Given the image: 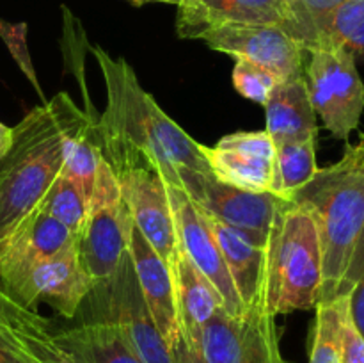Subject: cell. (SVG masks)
Here are the masks:
<instances>
[{"instance_id":"obj_13","label":"cell","mask_w":364,"mask_h":363,"mask_svg":"<svg viewBox=\"0 0 364 363\" xmlns=\"http://www.w3.org/2000/svg\"><path fill=\"white\" fill-rule=\"evenodd\" d=\"M176 226L178 246L192 260L196 267L215 285L224 301V312L237 315L244 312V302L238 298L224 256L217 246L210 224L203 210L188 198L181 185L166 184Z\"/></svg>"},{"instance_id":"obj_35","label":"cell","mask_w":364,"mask_h":363,"mask_svg":"<svg viewBox=\"0 0 364 363\" xmlns=\"http://www.w3.org/2000/svg\"><path fill=\"white\" fill-rule=\"evenodd\" d=\"M174 359L176 363H206L205 358H203L199 347H194L188 342H185L183 338L180 337L176 347H174Z\"/></svg>"},{"instance_id":"obj_28","label":"cell","mask_w":364,"mask_h":363,"mask_svg":"<svg viewBox=\"0 0 364 363\" xmlns=\"http://www.w3.org/2000/svg\"><path fill=\"white\" fill-rule=\"evenodd\" d=\"M340 294H347L348 315L364 338V230L348 263Z\"/></svg>"},{"instance_id":"obj_16","label":"cell","mask_w":364,"mask_h":363,"mask_svg":"<svg viewBox=\"0 0 364 363\" xmlns=\"http://www.w3.org/2000/svg\"><path fill=\"white\" fill-rule=\"evenodd\" d=\"M128 255H130L135 276L141 285L142 295L151 312L153 320H155L164 340L174 351L178 340H180V324H178L176 294H174L171 267L149 246V242L142 237L135 224L130 231Z\"/></svg>"},{"instance_id":"obj_17","label":"cell","mask_w":364,"mask_h":363,"mask_svg":"<svg viewBox=\"0 0 364 363\" xmlns=\"http://www.w3.org/2000/svg\"><path fill=\"white\" fill-rule=\"evenodd\" d=\"M205 214V212H203ZM217 246L224 256L228 270L231 274L238 298L244 306L252 305L265 292L267 270V246L269 235L251 233L238 230L223 221L213 219L205 214Z\"/></svg>"},{"instance_id":"obj_3","label":"cell","mask_w":364,"mask_h":363,"mask_svg":"<svg viewBox=\"0 0 364 363\" xmlns=\"http://www.w3.org/2000/svg\"><path fill=\"white\" fill-rule=\"evenodd\" d=\"M291 203L306 206L315 217L322 244L320 301H331L340 294L364 230V135L355 144L347 142L336 164L316 171Z\"/></svg>"},{"instance_id":"obj_7","label":"cell","mask_w":364,"mask_h":363,"mask_svg":"<svg viewBox=\"0 0 364 363\" xmlns=\"http://www.w3.org/2000/svg\"><path fill=\"white\" fill-rule=\"evenodd\" d=\"M224 25H276L284 28L306 50L316 45L297 0H181L176 31L183 39H199Z\"/></svg>"},{"instance_id":"obj_4","label":"cell","mask_w":364,"mask_h":363,"mask_svg":"<svg viewBox=\"0 0 364 363\" xmlns=\"http://www.w3.org/2000/svg\"><path fill=\"white\" fill-rule=\"evenodd\" d=\"M322 244L315 217L299 203H284L269 231L265 305L274 317L315 308L322 294Z\"/></svg>"},{"instance_id":"obj_5","label":"cell","mask_w":364,"mask_h":363,"mask_svg":"<svg viewBox=\"0 0 364 363\" xmlns=\"http://www.w3.org/2000/svg\"><path fill=\"white\" fill-rule=\"evenodd\" d=\"M132 226L119 178L103 159L96 171L87 217L77 237L78 256L95 285L105 283L116 273L128 253Z\"/></svg>"},{"instance_id":"obj_8","label":"cell","mask_w":364,"mask_h":363,"mask_svg":"<svg viewBox=\"0 0 364 363\" xmlns=\"http://www.w3.org/2000/svg\"><path fill=\"white\" fill-rule=\"evenodd\" d=\"M199 351L206 363H288L265 292L237 315L224 310L213 315L203 327Z\"/></svg>"},{"instance_id":"obj_15","label":"cell","mask_w":364,"mask_h":363,"mask_svg":"<svg viewBox=\"0 0 364 363\" xmlns=\"http://www.w3.org/2000/svg\"><path fill=\"white\" fill-rule=\"evenodd\" d=\"M77 244V235L38 206L0 241V288L23 276L31 267Z\"/></svg>"},{"instance_id":"obj_21","label":"cell","mask_w":364,"mask_h":363,"mask_svg":"<svg viewBox=\"0 0 364 363\" xmlns=\"http://www.w3.org/2000/svg\"><path fill=\"white\" fill-rule=\"evenodd\" d=\"M201 152L217 180L252 192H269L272 160L238 149L203 146Z\"/></svg>"},{"instance_id":"obj_22","label":"cell","mask_w":364,"mask_h":363,"mask_svg":"<svg viewBox=\"0 0 364 363\" xmlns=\"http://www.w3.org/2000/svg\"><path fill=\"white\" fill-rule=\"evenodd\" d=\"M318 169L316 139L276 146L269 192L284 201H291L295 194L311 182Z\"/></svg>"},{"instance_id":"obj_24","label":"cell","mask_w":364,"mask_h":363,"mask_svg":"<svg viewBox=\"0 0 364 363\" xmlns=\"http://www.w3.org/2000/svg\"><path fill=\"white\" fill-rule=\"evenodd\" d=\"M347 306V294H340L331 301L316 302V319L308 363H340L341 326Z\"/></svg>"},{"instance_id":"obj_26","label":"cell","mask_w":364,"mask_h":363,"mask_svg":"<svg viewBox=\"0 0 364 363\" xmlns=\"http://www.w3.org/2000/svg\"><path fill=\"white\" fill-rule=\"evenodd\" d=\"M318 45L343 46L364 59V0H347L338 7L320 28Z\"/></svg>"},{"instance_id":"obj_12","label":"cell","mask_w":364,"mask_h":363,"mask_svg":"<svg viewBox=\"0 0 364 363\" xmlns=\"http://www.w3.org/2000/svg\"><path fill=\"white\" fill-rule=\"evenodd\" d=\"M102 287L107 288V315L103 319L119 327L142 363H176L173 349L160 335L146 305L128 253Z\"/></svg>"},{"instance_id":"obj_9","label":"cell","mask_w":364,"mask_h":363,"mask_svg":"<svg viewBox=\"0 0 364 363\" xmlns=\"http://www.w3.org/2000/svg\"><path fill=\"white\" fill-rule=\"evenodd\" d=\"M176 173L183 191L203 212L238 230L263 237L269 235L277 210L288 203L272 192L244 191L224 184L212 173H199L188 167H178Z\"/></svg>"},{"instance_id":"obj_11","label":"cell","mask_w":364,"mask_h":363,"mask_svg":"<svg viewBox=\"0 0 364 363\" xmlns=\"http://www.w3.org/2000/svg\"><path fill=\"white\" fill-rule=\"evenodd\" d=\"M199 39L215 52L259 64L279 82L304 77V53L308 50L276 25H224L205 32Z\"/></svg>"},{"instance_id":"obj_27","label":"cell","mask_w":364,"mask_h":363,"mask_svg":"<svg viewBox=\"0 0 364 363\" xmlns=\"http://www.w3.org/2000/svg\"><path fill=\"white\" fill-rule=\"evenodd\" d=\"M277 77L259 64L247 59H235L233 85L244 98L265 105L270 93L276 88Z\"/></svg>"},{"instance_id":"obj_14","label":"cell","mask_w":364,"mask_h":363,"mask_svg":"<svg viewBox=\"0 0 364 363\" xmlns=\"http://www.w3.org/2000/svg\"><path fill=\"white\" fill-rule=\"evenodd\" d=\"M132 221L153 249L173 267L180 256L167 185L153 167H134L117 174Z\"/></svg>"},{"instance_id":"obj_25","label":"cell","mask_w":364,"mask_h":363,"mask_svg":"<svg viewBox=\"0 0 364 363\" xmlns=\"http://www.w3.org/2000/svg\"><path fill=\"white\" fill-rule=\"evenodd\" d=\"M38 209L59 221L78 237L89 212V199L85 198L80 187L60 171L46 189Z\"/></svg>"},{"instance_id":"obj_19","label":"cell","mask_w":364,"mask_h":363,"mask_svg":"<svg viewBox=\"0 0 364 363\" xmlns=\"http://www.w3.org/2000/svg\"><path fill=\"white\" fill-rule=\"evenodd\" d=\"M265 132L274 146L316 139L318 125L306 77L277 82L265 105Z\"/></svg>"},{"instance_id":"obj_2","label":"cell","mask_w":364,"mask_h":363,"mask_svg":"<svg viewBox=\"0 0 364 363\" xmlns=\"http://www.w3.org/2000/svg\"><path fill=\"white\" fill-rule=\"evenodd\" d=\"M91 114L59 93L13 127V146L0 160V241L34 212L63 171L64 142Z\"/></svg>"},{"instance_id":"obj_1","label":"cell","mask_w":364,"mask_h":363,"mask_svg":"<svg viewBox=\"0 0 364 363\" xmlns=\"http://www.w3.org/2000/svg\"><path fill=\"white\" fill-rule=\"evenodd\" d=\"M92 53L107 89V107L98 114L103 159L116 177L134 167H153L166 184L180 185L178 167L212 173L201 144L164 112L134 68L102 46H92Z\"/></svg>"},{"instance_id":"obj_36","label":"cell","mask_w":364,"mask_h":363,"mask_svg":"<svg viewBox=\"0 0 364 363\" xmlns=\"http://www.w3.org/2000/svg\"><path fill=\"white\" fill-rule=\"evenodd\" d=\"M13 137H14V130L7 125H4L0 121V160L7 155V152L13 146Z\"/></svg>"},{"instance_id":"obj_18","label":"cell","mask_w":364,"mask_h":363,"mask_svg":"<svg viewBox=\"0 0 364 363\" xmlns=\"http://www.w3.org/2000/svg\"><path fill=\"white\" fill-rule=\"evenodd\" d=\"M176 294L180 337L194 347H199L203 327L213 315L224 310V301L215 285L180 251L176 263L171 267Z\"/></svg>"},{"instance_id":"obj_10","label":"cell","mask_w":364,"mask_h":363,"mask_svg":"<svg viewBox=\"0 0 364 363\" xmlns=\"http://www.w3.org/2000/svg\"><path fill=\"white\" fill-rule=\"evenodd\" d=\"M95 287L75 244L36 263L4 292L28 310L38 312L36 306L46 302L63 317L73 319Z\"/></svg>"},{"instance_id":"obj_23","label":"cell","mask_w":364,"mask_h":363,"mask_svg":"<svg viewBox=\"0 0 364 363\" xmlns=\"http://www.w3.org/2000/svg\"><path fill=\"white\" fill-rule=\"evenodd\" d=\"M103 160L102 139L98 132V114L92 112L80 130L73 132L64 142L63 173L75 182L91 199L96 171Z\"/></svg>"},{"instance_id":"obj_30","label":"cell","mask_w":364,"mask_h":363,"mask_svg":"<svg viewBox=\"0 0 364 363\" xmlns=\"http://www.w3.org/2000/svg\"><path fill=\"white\" fill-rule=\"evenodd\" d=\"M0 38L6 43L7 50H9L11 57L14 59V63L18 64V68L21 70V73L28 78L34 89L38 91V95L41 96L43 103L48 102L45 98V93H43L41 85H39L38 75H36L34 64H32L31 52H28L27 46V23H11V21L0 20Z\"/></svg>"},{"instance_id":"obj_20","label":"cell","mask_w":364,"mask_h":363,"mask_svg":"<svg viewBox=\"0 0 364 363\" xmlns=\"http://www.w3.org/2000/svg\"><path fill=\"white\" fill-rule=\"evenodd\" d=\"M71 363H142L114 322L96 319L52 333Z\"/></svg>"},{"instance_id":"obj_34","label":"cell","mask_w":364,"mask_h":363,"mask_svg":"<svg viewBox=\"0 0 364 363\" xmlns=\"http://www.w3.org/2000/svg\"><path fill=\"white\" fill-rule=\"evenodd\" d=\"M0 363H28L16 340L0 333Z\"/></svg>"},{"instance_id":"obj_6","label":"cell","mask_w":364,"mask_h":363,"mask_svg":"<svg viewBox=\"0 0 364 363\" xmlns=\"http://www.w3.org/2000/svg\"><path fill=\"white\" fill-rule=\"evenodd\" d=\"M308 53L304 77L313 109L334 137L348 142L364 110V82L354 53L336 45L313 46Z\"/></svg>"},{"instance_id":"obj_37","label":"cell","mask_w":364,"mask_h":363,"mask_svg":"<svg viewBox=\"0 0 364 363\" xmlns=\"http://www.w3.org/2000/svg\"><path fill=\"white\" fill-rule=\"evenodd\" d=\"M127 2L134 4V6H144V4H153V2H162V4H173V6H178L181 0H127Z\"/></svg>"},{"instance_id":"obj_31","label":"cell","mask_w":364,"mask_h":363,"mask_svg":"<svg viewBox=\"0 0 364 363\" xmlns=\"http://www.w3.org/2000/svg\"><path fill=\"white\" fill-rule=\"evenodd\" d=\"M50 342H52L50 327H41V330L18 335V345L23 351L28 363H53L48 356Z\"/></svg>"},{"instance_id":"obj_29","label":"cell","mask_w":364,"mask_h":363,"mask_svg":"<svg viewBox=\"0 0 364 363\" xmlns=\"http://www.w3.org/2000/svg\"><path fill=\"white\" fill-rule=\"evenodd\" d=\"M38 327H50V320L45 319L41 313L21 306L0 288V333L7 335L18 344V333L38 330Z\"/></svg>"},{"instance_id":"obj_32","label":"cell","mask_w":364,"mask_h":363,"mask_svg":"<svg viewBox=\"0 0 364 363\" xmlns=\"http://www.w3.org/2000/svg\"><path fill=\"white\" fill-rule=\"evenodd\" d=\"M340 363H364V338L348 315V306L341 326Z\"/></svg>"},{"instance_id":"obj_33","label":"cell","mask_w":364,"mask_h":363,"mask_svg":"<svg viewBox=\"0 0 364 363\" xmlns=\"http://www.w3.org/2000/svg\"><path fill=\"white\" fill-rule=\"evenodd\" d=\"M297 2L299 6H301L302 13H304L306 20H308L309 27L315 32L316 45H318V32L320 28H322V25L326 23L327 18H329L338 7L343 6L347 0H297Z\"/></svg>"}]
</instances>
